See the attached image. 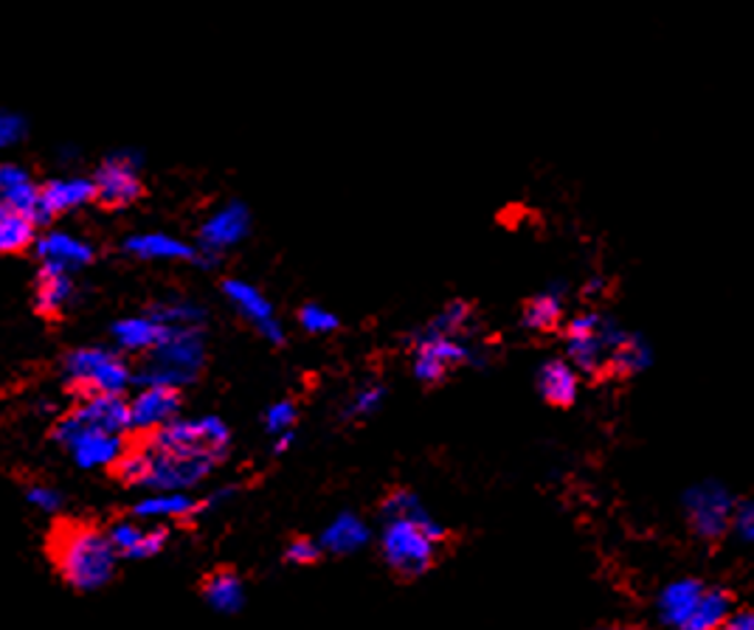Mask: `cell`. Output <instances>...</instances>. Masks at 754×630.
I'll list each match as a JSON object with an SVG mask.
<instances>
[{
    "label": "cell",
    "instance_id": "1",
    "mask_svg": "<svg viewBox=\"0 0 754 630\" xmlns=\"http://www.w3.org/2000/svg\"><path fill=\"white\" fill-rule=\"evenodd\" d=\"M229 445L231 431L220 417H178L144 442L149 459L144 487H153L155 493H186L223 462Z\"/></svg>",
    "mask_w": 754,
    "mask_h": 630
},
{
    "label": "cell",
    "instance_id": "2",
    "mask_svg": "<svg viewBox=\"0 0 754 630\" xmlns=\"http://www.w3.org/2000/svg\"><path fill=\"white\" fill-rule=\"evenodd\" d=\"M49 555L60 577L76 591H96L116 575L118 552L107 529L82 518L56 521L49 538Z\"/></svg>",
    "mask_w": 754,
    "mask_h": 630
},
{
    "label": "cell",
    "instance_id": "3",
    "mask_svg": "<svg viewBox=\"0 0 754 630\" xmlns=\"http://www.w3.org/2000/svg\"><path fill=\"white\" fill-rule=\"evenodd\" d=\"M206 360V344L200 327H167L161 344L144 355L136 371L142 386H189L198 380Z\"/></svg>",
    "mask_w": 754,
    "mask_h": 630
},
{
    "label": "cell",
    "instance_id": "4",
    "mask_svg": "<svg viewBox=\"0 0 754 630\" xmlns=\"http://www.w3.org/2000/svg\"><path fill=\"white\" fill-rule=\"evenodd\" d=\"M448 540L446 526L437 521H386L380 535V552L395 575L420 577L426 575L439 557V549Z\"/></svg>",
    "mask_w": 754,
    "mask_h": 630
},
{
    "label": "cell",
    "instance_id": "5",
    "mask_svg": "<svg viewBox=\"0 0 754 630\" xmlns=\"http://www.w3.org/2000/svg\"><path fill=\"white\" fill-rule=\"evenodd\" d=\"M62 371L69 377V384L85 397L122 395L136 377L122 355L113 349H102V346H82V349L69 353L62 360Z\"/></svg>",
    "mask_w": 754,
    "mask_h": 630
},
{
    "label": "cell",
    "instance_id": "6",
    "mask_svg": "<svg viewBox=\"0 0 754 630\" xmlns=\"http://www.w3.org/2000/svg\"><path fill=\"white\" fill-rule=\"evenodd\" d=\"M625 338V329L597 313L575 315L566 327V358L586 375L608 369V355Z\"/></svg>",
    "mask_w": 754,
    "mask_h": 630
},
{
    "label": "cell",
    "instance_id": "7",
    "mask_svg": "<svg viewBox=\"0 0 754 630\" xmlns=\"http://www.w3.org/2000/svg\"><path fill=\"white\" fill-rule=\"evenodd\" d=\"M130 431V406L122 395H91L82 397L69 414L54 428V439L69 448L74 439L85 433H124Z\"/></svg>",
    "mask_w": 754,
    "mask_h": 630
},
{
    "label": "cell",
    "instance_id": "8",
    "mask_svg": "<svg viewBox=\"0 0 754 630\" xmlns=\"http://www.w3.org/2000/svg\"><path fill=\"white\" fill-rule=\"evenodd\" d=\"M464 338L457 335H442L437 329L426 327L415 338V375L426 386L446 380L448 371L462 366L464 360L473 358L470 346L462 344Z\"/></svg>",
    "mask_w": 754,
    "mask_h": 630
},
{
    "label": "cell",
    "instance_id": "9",
    "mask_svg": "<svg viewBox=\"0 0 754 630\" xmlns=\"http://www.w3.org/2000/svg\"><path fill=\"white\" fill-rule=\"evenodd\" d=\"M687 518L699 538L718 540L724 538V532L732 526L735 518V498L730 490L715 482H704L687 493Z\"/></svg>",
    "mask_w": 754,
    "mask_h": 630
},
{
    "label": "cell",
    "instance_id": "10",
    "mask_svg": "<svg viewBox=\"0 0 754 630\" xmlns=\"http://www.w3.org/2000/svg\"><path fill=\"white\" fill-rule=\"evenodd\" d=\"M96 200L105 203L107 209H124V206L136 203L144 192L142 183V161L130 153H116L105 158L96 175Z\"/></svg>",
    "mask_w": 754,
    "mask_h": 630
},
{
    "label": "cell",
    "instance_id": "11",
    "mask_svg": "<svg viewBox=\"0 0 754 630\" xmlns=\"http://www.w3.org/2000/svg\"><path fill=\"white\" fill-rule=\"evenodd\" d=\"M248 229H251V214L242 203H229L223 209L211 211L209 220L200 229V251L198 260L203 265H214L217 256L245 240Z\"/></svg>",
    "mask_w": 754,
    "mask_h": 630
},
{
    "label": "cell",
    "instance_id": "12",
    "mask_svg": "<svg viewBox=\"0 0 754 630\" xmlns=\"http://www.w3.org/2000/svg\"><path fill=\"white\" fill-rule=\"evenodd\" d=\"M223 293L231 302V307H234L237 313L262 335V338L271 340V344H282V340H285V329H282L276 309H273V304L268 302L265 293H262L260 287H254L251 282H242V279H226Z\"/></svg>",
    "mask_w": 754,
    "mask_h": 630
},
{
    "label": "cell",
    "instance_id": "13",
    "mask_svg": "<svg viewBox=\"0 0 754 630\" xmlns=\"http://www.w3.org/2000/svg\"><path fill=\"white\" fill-rule=\"evenodd\" d=\"M127 406H130V431L149 437L178 420L180 391L172 386H144Z\"/></svg>",
    "mask_w": 754,
    "mask_h": 630
},
{
    "label": "cell",
    "instance_id": "14",
    "mask_svg": "<svg viewBox=\"0 0 754 630\" xmlns=\"http://www.w3.org/2000/svg\"><path fill=\"white\" fill-rule=\"evenodd\" d=\"M107 538H111L118 557L147 560L169 544V532L164 526H142L136 518H122L107 526Z\"/></svg>",
    "mask_w": 754,
    "mask_h": 630
},
{
    "label": "cell",
    "instance_id": "15",
    "mask_svg": "<svg viewBox=\"0 0 754 630\" xmlns=\"http://www.w3.org/2000/svg\"><path fill=\"white\" fill-rule=\"evenodd\" d=\"M96 200V183L93 178H54L43 186L40 192V223L51 217L71 214L76 209H85Z\"/></svg>",
    "mask_w": 754,
    "mask_h": 630
},
{
    "label": "cell",
    "instance_id": "16",
    "mask_svg": "<svg viewBox=\"0 0 754 630\" xmlns=\"http://www.w3.org/2000/svg\"><path fill=\"white\" fill-rule=\"evenodd\" d=\"M38 256L43 267H54V271H76L85 267L93 260V248L80 237L69 234V231H49L40 237Z\"/></svg>",
    "mask_w": 754,
    "mask_h": 630
},
{
    "label": "cell",
    "instance_id": "17",
    "mask_svg": "<svg viewBox=\"0 0 754 630\" xmlns=\"http://www.w3.org/2000/svg\"><path fill=\"white\" fill-rule=\"evenodd\" d=\"M706 591V586L693 577H681L673 580L670 586L662 588L659 600H656V611H659V622L670 630H679L681 624L690 619L693 608L699 606L701 594Z\"/></svg>",
    "mask_w": 754,
    "mask_h": 630
},
{
    "label": "cell",
    "instance_id": "18",
    "mask_svg": "<svg viewBox=\"0 0 754 630\" xmlns=\"http://www.w3.org/2000/svg\"><path fill=\"white\" fill-rule=\"evenodd\" d=\"M40 192L43 189L31 178L29 169L12 161L0 164V200L29 214L34 223H40Z\"/></svg>",
    "mask_w": 754,
    "mask_h": 630
},
{
    "label": "cell",
    "instance_id": "19",
    "mask_svg": "<svg viewBox=\"0 0 754 630\" xmlns=\"http://www.w3.org/2000/svg\"><path fill=\"white\" fill-rule=\"evenodd\" d=\"M127 448L130 445H127L124 433H85V437L71 442L69 451L80 468L96 470V468H113V464L124 456Z\"/></svg>",
    "mask_w": 754,
    "mask_h": 630
},
{
    "label": "cell",
    "instance_id": "20",
    "mask_svg": "<svg viewBox=\"0 0 754 630\" xmlns=\"http://www.w3.org/2000/svg\"><path fill=\"white\" fill-rule=\"evenodd\" d=\"M164 333H167V327L155 322L153 315H133V318H122V322L113 324V329H111L118 349H122V353H136V355L153 353L155 346L161 344Z\"/></svg>",
    "mask_w": 754,
    "mask_h": 630
},
{
    "label": "cell",
    "instance_id": "21",
    "mask_svg": "<svg viewBox=\"0 0 754 630\" xmlns=\"http://www.w3.org/2000/svg\"><path fill=\"white\" fill-rule=\"evenodd\" d=\"M124 251L138 260H155V262H172V260H198V251L192 245H186L184 240H175L169 234H133L124 240Z\"/></svg>",
    "mask_w": 754,
    "mask_h": 630
},
{
    "label": "cell",
    "instance_id": "22",
    "mask_svg": "<svg viewBox=\"0 0 754 630\" xmlns=\"http://www.w3.org/2000/svg\"><path fill=\"white\" fill-rule=\"evenodd\" d=\"M366 544H369V526L355 513H341L318 538L322 552H329V555H353Z\"/></svg>",
    "mask_w": 754,
    "mask_h": 630
},
{
    "label": "cell",
    "instance_id": "23",
    "mask_svg": "<svg viewBox=\"0 0 754 630\" xmlns=\"http://www.w3.org/2000/svg\"><path fill=\"white\" fill-rule=\"evenodd\" d=\"M577 371L572 369L569 360H546L538 369V391L549 406L566 408L577 400Z\"/></svg>",
    "mask_w": 754,
    "mask_h": 630
},
{
    "label": "cell",
    "instance_id": "24",
    "mask_svg": "<svg viewBox=\"0 0 754 630\" xmlns=\"http://www.w3.org/2000/svg\"><path fill=\"white\" fill-rule=\"evenodd\" d=\"M76 298V285L69 271H54V267H40L38 276V309L49 318H56L71 307Z\"/></svg>",
    "mask_w": 754,
    "mask_h": 630
},
{
    "label": "cell",
    "instance_id": "25",
    "mask_svg": "<svg viewBox=\"0 0 754 630\" xmlns=\"http://www.w3.org/2000/svg\"><path fill=\"white\" fill-rule=\"evenodd\" d=\"M203 597L214 611L237 613L245 602V586L234 569H214L203 580Z\"/></svg>",
    "mask_w": 754,
    "mask_h": 630
},
{
    "label": "cell",
    "instance_id": "26",
    "mask_svg": "<svg viewBox=\"0 0 754 630\" xmlns=\"http://www.w3.org/2000/svg\"><path fill=\"white\" fill-rule=\"evenodd\" d=\"M200 513V501L189 498L186 493H155L149 498H142L133 507L136 521H169V518H189Z\"/></svg>",
    "mask_w": 754,
    "mask_h": 630
},
{
    "label": "cell",
    "instance_id": "27",
    "mask_svg": "<svg viewBox=\"0 0 754 630\" xmlns=\"http://www.w3.org/2000/svg\"><path fill=\"white\" fill-rule=\"evenodd\" d=\"M34 229H38V223L29 214L0 200V256H12L25 251L34 242Z\"/></svg>",
    "mask_w": 754,
    "mask_h": 630
},
{
    "label": "cell",
    "instance_id": "28",
    "mask_svg": "<svg viewBox=\"0 0 754 630\" xmlns=\"http://www.w3.org/2000/svg\"><path fill=\"white\" fill-rule=\"evenodd\" d=\"M732 613V597L724 588H706L701 594L699 606L693 608L690 619L681 624L679 630H718L730 619Z\"/></svg>",
    "mask_w": 754,
    "mask_h": 630
},
{
    "label": "cell",
    "instance_id": "29",
    "mask_svg": "<svg viewBox=\"0 0 754 630\" xmlns=\"http://www.w3.org/2000/svg\"><path fill=\"white\" fill-rule=\"evenodd\" d=\"M648 364H650L648 344H645L642 338H637V335L625 333V338L619 340L611 349V355H608L606 371L617 377H631L637 375V371H642Z\"/></svg>",
    "mask_w": 754,
    "mask_h": 630
},
{
    "label": "cell",
    "instance_id": "30",
    "mask_svg": "<svg viewBox=\"0 0 754 630\" xmlns=\"http://www.w3.org/2000/svg\"><path fill=\"white\" fill-rule=\"evenodd\" d=\"M149 315H153L158 324H164V327H203L206 322L203 307L184 296L164 298V302H158L149 309Z\"/></svg>",
    "mask_w": 754,
    "mask_h": 630
},
{
    "label": "cell",
    "instance_id": "31",
    "mask_svg": "<svg viewBox=\"0 0 754 630\" xmlns=\"http://www.w3.org/2000/svg\"><path fill=\"white\" fill-rule=\"evenodd\" d=\"M563 318V302L557 293H541V296L530 298L524 307V327L535 329V333H552L557 329Z\"/></svg>",
    "mask_w": 754,
    "mask_h": 630
},
{
    "label": "cell",
    "instance_id": "32",
    "mask_svg": "<svg viewBox=\"0 0 754 630\" xmlns=\"http://www.w3.org/2000/svg\"><path fill=\"white\" fill-rule=\"evenodd\" d=\"M380 513H384L386 521H420V524H426V521L433 518L411 490H391L386 495Z\"/></svg>",
    "mask_w": 754,
    "mask_h": 630
},
{
    "label": "cell",
    "instance_id": "33",
    "mask_svg": "<svg viewBox=\"0 0 754 630\" xmlns=\"http://www.w3.org/2000/svg\"><path fill=\"white\" fill-rule=\"evenodd\" d=\"M113 476L127 487H144L149 476V459L147 451L142 448H127L124 456L113 464Z\"/></svg>",
    "mask_w": 754,
    "mask_h": 630
},
{
    "label": "cell",
    "instance_id": "34",
    "mask_svg": "<svg viewBox=\"0 0 754 630\" xmlns=\"http://www.w3.org/2000/svg\"><path fill=\"white\" fill-rule=\"evenodd\" d=\"M384 397H386V389L380 384H366L364 389L355 391V397L349 400L347 411H344V417L347 420H364V417L375 414L377 408L384 406Z\"/></svg>",
    "mask_w": 754,
    "mask_h": 630
},
{
    "label": "cell",
    "instance_id": "35",
    "mask_svg": "<svg viewBox=\"0 0 754 630\" xmlns=\"http://www.w3.org/2000/svg\"><path fill=\"white\" fill-rule=\"evenodd\" d=\"M299 324L313 335H327V333H333V329H338V318H335V313L324 309L322 304H304V307L299 309Z\"/></svg>",
    "mask_w": 754,
    "mask_h": 630
},
{
    "label": "cell",
    "instance_id": "36",
    "mask_svg": "<svg viewBox=\"0 0 754 630\" xmlns=\"http://www.w3.org/2000/svg\"><path fill=\"white\" fill-rule=\"evenodd\" d=\"M293 426H296V406H293L291 400L273 402V406L268 408L265 428H268V433H271V437H282V433H291Z\"/></svg>",
    "mask_w": 754,
    "mask_h": 630
},
{
    "label": "cell",
    "instance_id": "37",
    "mask_svg": "<svg viewBox=\"0 0 754 630\" xmlns=\"http://www.w3.org/2000/svg\"><path fill=\"white\" fill-rule=\"evenodd\" d=\"M25 118L18 116V113L0 111V149L18 147L20 141L25 138Z\"/></svg>",
    "mask_w": 754,
    "mask_h": 630
},
{
    "label": "cell",
    "instance_id": "38",
    "mask_svg": "<svg viewBox=\"0 0 754 630\" xmlns=\"http://www.w3.org/2000/svg\"><path fill=\"white\" fill-rule=\"evenodd\" d=\"M322 555L324 552L322 546H318V540L310 538H293L285 549V560H291L293 566H313V563H318Z\"/></svg>",
    "mask_w": 754,
    "mask_h": 630
},
{
    "label": "cell",
    "instance_id": "39",
    "mask_svg": "<svg viewBox=\"0 0 754 630\" xmlns=\"http://www.w3.org/2000/svg\"><path fill=\"white\" fill-rule=\"evenodd\" d=\"M25 498H29V504L43 510V513H60L62 501H65L60 490L49 487V484H31V487H25Z\"/></svg>",
    "mask_w": 754,
    "mask_h": 630
},
{
    "label": "cell",
    "instance_id": "40",
    "mask_svg": "<svg viewBox=\"0 0 754 630\" xmlns=\"http://www.w3.org/2000/svg\"><path fill=\"white\" fill-rule=\"evenodd\" d=\"M732 524L741 529L743 538L754 544V501H743L741 507H735V518H732Z\"/></svg>",
    "mask_w": 754,
    "mask_h": 630
},
{
    "label": "cell",
    "instance_id": "41",
    "mask_svg": "<svg viewBox=\"0 0 754 630\" xmlns=\"http://www.w3.org/2000/svg\"><path fill=\"white\" fill-rule=\"evenodd\" d=\"M718 630H754V611H732Z\"/></svg>",
    "mask_w": 754,
    "mask_h": 630
},
{
    "label": "cell",
    "instance_id": "42",
    "mask_svg": "<svg viewBox=\"0 0 754 630\" xmlns=\"http://www.w3.org/2000/svg\"><path fill=\"white\" fill-rule=\"evenodd\" d=\"M291 445H293V431L282 433V437H276V442H273V453H285Z\"/></svg>",
    "mask_w": 754,
    "mask_h": 630
},
{
    "label": "cell",
    "instance_id": "43",
    "mask_svg": "<svg viewBox=\"0 0 754 630\" xmlns=\"http://www.w3.org/2000/svg\"><path fill=\"white\" fill-rule=\"evenodd\" d=\"M591 630H631V628H625V624H600V628H591Z\"/></svg>",
    "mask_w": 754,
    "mask_h": 630
}]
</instances>
